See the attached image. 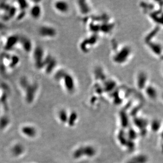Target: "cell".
Instances as JSON below:
<instances>
[{"label": "cell", "instance_id": "1", "mask_svg": "<svg viewBox=\"0 0 163 163\" xmlns=\"http://www.w3.org/2000/svg\"><path fill=\"white\" fill-rule=\"evenodd\" d=\"M133 49L127 44L119 45L113 51L111 59L113 62L117 65L126 64L131 59L133 56Z\"/></svg>", "mask_w": 163, "mask_h": 163}, {"label": "cell", "instance_id": "5", "mask_svg": "<svg viewBox=\"0 0 163 163\" xmlns=\"http://www.w3.org/2000/svg\"><path fill=\"white\" fill-rule=\"evenodd\" d=\"M72 76L69 74H67L65 75L64 78V84L63 88L69 94H71L75 90V81Z\"/></svg>", "mask_w": 163, "mask_h": 163}, {"label": "cell", "instance_id": "3", "mask_svg": "<svg viewBox=\"0 0 163 163\" xmlns=\"http://www.w3.org/2000/svg\"><path fill=\"white\" fill-rule=\"evenodd\" d=\"M144 95L150 100H155L158 97H160V94L158 89L153 83H149L143 90Z\"/></svg>", "mask_w": 163, "mask_h": 163}, {"label": "cell", "instance_id": "8", "mask_svg": "<svg viewBox=\"0 0 163 163\" xmlns=\"http://www.w3.org/2000/svg\"><path fill=\"white\" fill-rule=\"evenodd\" d=\"M160 97L161 98V99H162V100L163 102V91L162 93H160Z\"/></svg>", "mask_w": 163, "mask_h": 163}, {"label": "cell", "instance_id": "2", "mask_svg": "<svg viewBox=\"0 0 163 163\" xmlns=\"http://www.w3.org/2000/svg\"><path fill=\"white\" fill-rule=\"evenodd\" d=\"M135 80V84L137 88L142 91H143L148 84L150 83L148 81L149 77L148 74L144 70H140L137 72Z\"/></svg>", "mask_w": 163, "mask_h": 163}, {"label": "cell", "instance_id": "7", "mask_svg": "<svg viewBox=\"0 0 163 163\" xmlns=\"http://www.w3.org/2000/svg\"><path fill=\"white\" fill-rule=\"evenodd\" d=\"M30 14L33 18L38 19L42 14V9L38 4H36L31 8L30 10Z\"/></svg>", "mask_w": 163, "mask_h": 163}, {"label": "cell", "instance_id": "6", "mask_svg": "<svg viewBox=\"0 0 163 163\" xmlns=\"http://www.w3.org/2000/svg\"><path fill=\"white\" fill-rule=\"evenodd\" d=\"M54 9L60 14H66L69 11V6L65 1H56L54 3Z\"/></svg>", "mask_w": 163, "mask_h": 163}, {"label": "cell", "instance_id": "9", "mask_svg": "<svg viewBox=\"0 0 163 163\" xmlns=\"http://www.w3.org/2000/svg\"><path fill=\"white\" fill-rule=\"evenodd\" d=\"M162 74L163 75V67H162Z\"/></svg>", "mask_w": 163, "mask_h": 163}, {"label": "cell", "instance_id": "4", "mask_svg": "<svg viewBox=\"0 0 163 163\" xmlns=\"http://www.w3.org/2000/svg\"><path fill=\"white\" fill-rule=\"evenodd\" d=\"M39 34L44 39H51L56 36V30L54 27L47 25H43L39 28Z\"/></svg>", "mask_w": 163, "mask_h": 163}]
</instances>
